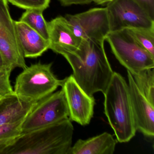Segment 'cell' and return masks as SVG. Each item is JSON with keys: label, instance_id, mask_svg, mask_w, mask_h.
<instances>
[{"label": "cell", "instance_id": "obj_4", "mask_svg": "<svg viewBox=\"0 0 154 154\" xmlns=\"http://www.w3.org/2000/svg\"><path fill=\"white\" fill-rule=\"evenodd\" d=\"M52 63L40 62L23 69L16 80L14 93L18 96L37 102L54 93L62 85L52 71Z\"/></svg>", "mask_w": 154, "mask_h": 154}, {"label": "cell", "instance_id": "obj_8", "mask_svg": "<svg viewBox=\"0 0 154 154\" xmlns=\"http://www.w3.org/2000/svg\"><path fill=\"white\" fill-rule=\"evenodd\" d=\"M0 54L6 68L27 66L7 0H0Z\"/></svg>", "mask_w": 154, "mask_h": 154}, {"label": "cell", "instance_id": "obj_2", "mask_svg": "<svg viewBox=\"0 0 154 154\" xmlns=\"http://www.w3.org/2000/svg\"><path fill=\"white\" fill-rule=\"evenodd\" d=\"M74 127L69 118L50 126L22 133L1 154H68Z\"/></svg>", "mask_w": 154, "mask_h": 154}, {"label": "cell", "instance_id": "obj_7", "mask_svg": "<svg viewBox=\"0 0 154 154\" xmlns=\"http://www.w3.org/2000/svg\"><path fill=\"white\" fill-rule=\"evenodd\" d=\"M110 32L125 29H154V20L134 0H112L107 4Z\"/></svg>", "mask_w": 154, "mask_h": 154}, {"label": "cell", "instance_id": "obj_25", "mask_svg": "<svg viewBox=\"0 0 154 154\" xmlns=\"http://www.w3.org/2000/svg\"><path fill=\"white\" fill-rule=\"evenodd\" d=\"M112 0H94L93 2L97 5H103V4H107Z\"/></svg>", "mask_w": 154, "mask_h": 154}, {"label": "cell", "instance_id": "obj_15", "mask_svg": "<svg viewBox=\"0 0 154 154\" xmlns=\"http://www.w3.org/2000/svg\"><path fill=\"white\" fill-rule=\"evenodd\" d=\"M117 143L111 134L103 132L87 139L78 140L68 154H112Z\"/></svg>", "mask_w": 154, "mask_h": 154}, {"label": "cell", "instance_id": "obj_13", "mask_svg": "<svg viewBox=\"0 0 154 154\" xmlns=\"http://www.w3.org/2000/svg\"><path fill=\"white\" fill-rule=\"evenodd\" d=\"M18 38L26 58L41 56L49 49V41L22 21H15Z\"/></svg>", "mask_w": 154, "mask_h": 154}, {"label": "cell", "instance_id": "obj_20", "mask_svg": "<svg viewBox=\"0 0 154 154\" xmlns=\"http://www.w3.org/2000/svg\"><path fill=\"white\" fill-rule=\"evenodd\" d=\"M11 72L8 68L0 70V98L15 93L10 81Z\"/></svg>", "mask_w": 154, "mask_h": 154}, {"label": "cell", "instance_id": "obj_22", "mask_svg": "<svg viewBox=\"0 0 154 154\" xmlns=\"http://www.w3.org/2000/svg\"><path fill=\"white\" fill-rule=\"evenodd\" d=\"M154 20V0H134Z\"/></svg>", "mask_w": 154, "mask_h": 154}, {"label": "cell", "instance_id": "obj_19", "mask_svg": "<svg viewBox=\"0 0 154 154\" xmlns=\"http://www.w3.org/2000/svg\"><path fill=\"white\" fill-rule=\"evenodd\" d=\"M8 2L20 8L38 10L44 11L49 7L51 0H7Z\"/></svg>", "mask_w": 154, "mask_h": 154}, {"label": "cell", "instance_id": "obj_11", "mask_svg": "<svg viewBox=\"0 0 154 154\" xmlns=\"http://www.w3.org/2000/svg\"><path fill=\"white\" fill-rule=\"evenodd\" d=\"M130 95L137 131L146 137H154V103L140 91L132 74L127 71Z\"/></svg>", "mask_w": 154, "mask_h": 154}, {"label": "cell", "instance_id": "obj_5", "mask_svg": "<svg viewBox=\"0 0 154 154\" xmlns=\"http://www.w3.org/2000/svg\"><path fill=\"white\" fill-rule=\"evenodd\" d=\"M105 40L120 63L132 75L154 67V56L141 47L127 29L110 32Z\"/></svg>", "mask_w": 154, "mask_h": 154}, {"label": "cell", "instance_id": "obj_16", "mask_svg": "<svg viewBox=\"0 0 154 154\" xmlns=\"http://www.w3.org/2000/svg\"><path fill=\"white\" fill-rule=\"evenodd\" d=\"M19 20L28 25L48 41V25L43 16V11L38 10H27L23 13Z\"/></svg>", "mask_w": 154, "mask_h": 154}, {"label": "cell", "instance_id": "obj_10", "mask_svg": "<svg viewBox=\"0 0 154 154\" xmlns=\"http://www.w3.org/2000/svg\"><path fill=\"white\" fill-rule=\"evenodd\" d=\"M62 81L63 92L69 111V118L82 126L88 125L93 117L95 99L76 82L72 75Z\"/></svg>", "mask_w": 154, "mask_h": 154}, {"label": "cell", "instance_id": "obj_21", "mask_svg": "<svg viewBox=\"0 0 154 154\" xmlns=\"http://www.w3.org/2000/svg\"><path fill=\"white\" fill-rule=\"evenodd\" d=\"M22 122H23L13 124L0 125V140L14 138L20 135Z\"/></svg>", "mask_w": 154, "mask_h": 154}, {"label": "cell", "instance_id": "obj_26", "mask_svg": "<svg viewBox=\"0 0 154 154\" xmlns=\"http://www.w3.org/2000/svg\"><path fill=\"white\" fill-rule=\"evenodd\" d=\"M4 68H6V67H5V64L2 59V56L0 54V70Z\"/></svg>", "mask_w": 154, "mask_h": 154}, {"label": "cell", "instance_id": "obj_3", "mask_svg": "<svg viewBox=\"0 0 154 154\" xmlns=\"http://www.w3.org/2000/svg\"><path fill=\"white\" fill-rule=\"evenodd\" d=\"M103 94L104 113L117 141L128 142L137 131L128 84L121 75L114 72Z\"/></svg>", "mask_w": 154, "mask_h": 154}, {"label": "cell", "instance_id": "obj_18", "mask_svg": "<svg viewBox=\"0 0 154 154\" xmlns=\"http://www.w3.org/2000/svg\"><path fill=\"white\" fill-rule=\"evenodd\" d=\"M144 49L154 56V29H127Z\"/></svg>", "mask_w": 154, "mask_h": 154}, {"label": "cell", "instance_id": "obj_6", "mask_svg": "<svg viewBox=\"0 0 154 154\" xmlns=\"http://www.w3.org/2000/svg\"><path fill=\"white\" fill-rule=\"evenodd\" d=\"M68 118L69 111L61 90L35 103L21 124V134L50 126Z\"/></svg>", "mask_w": 154, "mask_h": 154}, {"label": "cell", "instance_id": "obj_24", "mask_svg": "<svg viewBox=\"0 0 154 154\" xmlns=\"http://www.w3.org/2000/svg\"><path fill=\"white\" fill-rule=\"evenodd\" d=\"M14 138L7 139L1 140H0V154H1L2 152L3 149L11 143L12 140Z\"/></svg>", "mask_w": 154, "mask_h": 154}, {"label": "cell", "instance_id": "obj_9", "mask_svg": "<svg viewBox=\"0 0 154 154\" xmlns=\"http://www.w3.org/2000/svg\"><path fill=\"white\" fill-rule=\"evenodd\" d=\"M65 17L75 35L81 39L105 41L110 32L106 8H94Z\"/></svg>", "mask_w": 154, "mask_h": 154}, {"label": "cell", "instance_id": "obj_14", "mask_svg": "<svg viewBox=\"0 0 154 154\" xmlns=\"http://www.w3.org/2000/svg\"><path fill=\"white\" fill-rule=\"evenodd\" d=\"M36 103L15 93L0 98V125L23 122Z\"/></svg>", "mask_w": 154, "mask_h": 154}, {"label": "cell", "instance_id": "obj_1", "mask_svg": "<svg viewBox=\"0 0 154 154\" xmlns=\"http://www.w3.org/2000/svg\"><path fill=\"white\" fill-rule=\"evenodd\" d=\"M104 41L82 39L76 50L63 55L72 67L76 82L91 96L99 92L104 93L114 73L105 52Z\"/></svg>", "mask_w": 154, "mask_h": 154}, {"label": "cell", "instance_id": "obj_12", "mask_svg": "<svg viewBox=\"0 0 154 154\" xmlns=\"http://www.w3.org/2000/svg\"><path fill=\"white\" fill-rule=\"evenodd\" d=\"M49 47L62 56L79 48L82 39L77 37L65 17L58 16L48 22Z\"/></svg>", "mask_w": 154, "mask_h": 154}, {"label": "cell", "instance_id": "obj_23", "mask_svg": "<svg viewBox=\"0 0 154 154\" xmlns=\"http://www.w3.org/2000/svg\"><path fill=\"white\" fill-rule=\"evenodd\" d=\"M64 7L73 5H86L93 2L94 0H58Z\"/></svg>", "mask_w": 154, "mask_h": 154}, {"label": "cell", "instance_id": "obj_17", "mask_svg": "<svg viewBox=\"0 0 154 154\" xmlns=\"http://www.w3.org/2000/svg\"><path fill=\"white\" fill-rule=\"evenodd\" d=\"M132 75L140 91L151 103H154V68L146 69Z\"/></svg>", "mask_w": 154, "mask_h": 154}]
</instances>
